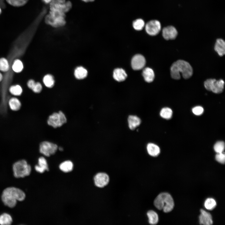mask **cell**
<instances>
[{
  "mask_svg": "<svg viewBox=\"0 0 225 225\" xmlns=\"http://www.w3.org/2000/svg\"><path fill=\"white\" fill-rule=\"evenodd\" d=\"M35 82H36L33 79L29 80L27 82L28 87L31 89Z\"/></svg>",
  "mask_w": 225,
  "mask_h": 225,
  "instance_id": "74e56055",
  "label": "cell"
},
{
  "mask_svg": "<svg viewBox=\"0 0 225 225\" xmlns=\"http://www.w3.org/2000/svg\"><path fill=\"white\" fill-rule=\"evenodd\" d=\"M172 110L168 108H164L162 109L160 112L161 116L166 119H169L171 118L172 115Z\"/></svg>",
  "mask_w": 225,
  "mask_h": 225,
  "instance_id": "1f68e13d",
  "label": "cell"
},
{
  "mask_svg": "<svg viewBox=\"0 0 225 225\" xmlns=\"http://www.w3.org/2000/svg\"><path fill=\"white\" fill-rule=\"evenodd\" d=\"M214 50L220 56H222L225 54V42L223 40L218 38L216 40Z\"/></svg>",
  "mask_w": 225,
  "mask_h": 225,
  "instance_id": "e0dca14e",
  "label": "cell"
},
{
  "mask_svg": "<svg viewBox=\"0 0 225 225\" xmlns=\"http://www.w3.org/2000/svg\"><path fill=\"white\" fill-rule=\"evenodd\" d=\"M128 126L130 129L133 130L140 125L141 122L140 118L134 115H130L128 118Z\"/></svg>",
  "mask_w": 225,
  "mask_h": 225,
  "instance_id": "d6986e66",
  "label": "cell"
},
{
  "mask_svg": "<svg viewBox=\"0 0 225 225\" xmlns=\"http://www.w3.org/2000/svg\"><path fill=\"white\" fill-rule=\"evenodd\" d=\"M216 205L215 201L212 198H208L205 201L204 206L208 210H212L215 208Z\"/></svg>",
  "mask_w": 225,
  "mask_h": 225,
  "instance_id": "d6a6232c",
  "label": "cell"
},
{
  "mask_svg": "<svg viewBox=\"0 0 225 225\" xmlns=\"http://www.w3.org/2000/svg\"><path fill=\"white\" fill-rule=\"evenodd\" d=\"M59 150L60 151H62L63 150V148H62V147H60L59 148Z\"/></svg>",
  "mask_w": 225,
  "mask_h": 225,
  "instance_id": "ee69618b",
  "label": "cell"
},
{
  "mask_svg": "<svg viewBox=\"0 0 225 225\" xmlns=\"http://www.w3.org/2000/svg\"><path fill=\"white\" fill-rule=\"evenodd\" d=\"M57 149L58 146L56 144L47 141L41 142L39 146L40 152L47 157L54 154Z\"/></svg>",
  "mask_w": 225,
  "mask_h": 225,
  "instance_id": "ba28073f",
  "label": "cell"
},
{
  "mask_svg": "<svg viewBox=\"0 0 225 225\" xmlns=\"http://www.w3.org/2000/svg\"><path fill=\"white\" fill-rule=\"evenodd\" d=\"M94 181L95 184L97 187L102 188L108 184L109 177L105 173L99 172L95 175Z\"/></svg>",
  "mask_w": 225,
  "mask_h": 225,
  "instance_id": "8fae6325",
  "label": "cell"
},
{
  "mask_svg": "<svg viewBox=\"0 0 225 225\" xmlns=\"http://www.w3.org/2000/svg\"><path fill=\"white\" fill-rule=\"evenodd\" d=\"M201 214L199 216L200 223L205 225H210L213 223L211 214L203 209H201Z\"/></svg>",
  "mask_w": 225,
  "mask_h": 225,
  "instance_id": "5bb4252c",
  "label": "cell"
},
{
  "mask_svg": "<svg viewBox=\"0 0 225 225\" xmlns=\"http://www.w3.org/2000/svg\"><path fill=\"white\" fill-rule=\"evenodd\" d=\"M81 0L84 2H92L93 1H94V0Z\"/></svg>",
  "mask_w": 225,
  "mask_h": 225,
  "instance_id": "b9f144b4",
  "label": "cell"
},
{
  "mask_svg": "<svg viewBox=\"0 0 225 225\" xmlns=\"http://www.w3.org/2000/svg\"><path fill=\"white\" fill-rule=\"evenodd\" d=\"M148 219L149 223L152 225L157 224L158 221V217L157 213L153 210H149L147 213Z\"/></svg>",
  "mask_w": 225,
  "mask_h": 225,
  "instance_id": "603a6c76",
  "label": "cell"
},
{
  "mask_svg": "<svg viewBox=\"0 0 225 225\" xmlns=\"http://www.w3.org/2000/svg\"><path fill=\"white\" fill-rule=\"evenodd\" d=\"M43 81L45 85L47 87L51 88L54 83V80L53 77L51 75L47 74L44 76Z\"/></svg>",
  "mask_w": 225,
  "mask_h": 225,
  "instance_id": "f1b7e54d",
  "label": "cell"
},
{
  "mask_svg": "<svg viewBox=\"0 0 225 225\" xmlns=\"http://www.w3.org/2000/svg\"><path fill=\"white\" fill-rule=\"evenodd\" d=\"M215 158L219 163L222 164L225 163V155L223 152L217 153L216 155Z\"/></svg>",
  "mask_w": 225,
  "mask_h": 225,
  "instance_id": "e575fe53",
  "label": "cell"
},
{
  "mask_svg": "<svg viewBox=\"0 0 225 225\" xmlns=\"http://www.w3.org/2000/svg\"><path fill=\"white\" fill-rule=\"evenodd\" d=\"M146 63L144 57L140 54L135 55L131 61V66L135 70H139L143 68Z\"/></svg>",
  "mask_w": 225,
  "mask_h": 225,
  "instance_id": "7c38bea8",
  "label": "cell"
},
{
  "mask_svg": "<svg viewBox=\"0 0 225 225\" xmlns=\"http://www.w3.org/2000/svg\"><path fill=\"white\" fill-rule=\"evenodd\" d=\"M50 10H54L66 14L69 11L72 7L71 2L67 1L63 3H51L49 4Z\"/></svg>",
  "mask_w": 225,
  "mask_h": 225,
  "instance_id": "30bf717a",
  "label": "cell"
},
{
  "mask_svg": "<svg viewBox=\"0 0 225 225\" xmlns=\"http://www.w3.org/2000/svg\"><path fill=\"white\" fill-rule=\"evenodd\" d=\"M127 76V75L125 71L122 68H117L115 69L113 71V78L118 82L124 81Z\"/></svg>",
  "mask_w": 225,
  "mask_h": 225,
  "instance_id": "ac0fdd59",
  "label": "cell"
},
{
  "mask_svg": "<svg viewBox=\"0 0 225 225\" xmlns=\"http://www.w3.org/2000/svg\"><path fill=\"white\" fill-rule=\"evenodd\" d=\"M142 76L145 80L148 82H152L155 77L153 71L152 69L148 67H147L143 70Z\"/></svg>",
  "mask_w": 225,
  "mask_h": 225,
  "instance_id": "ffe728a7",
  "label": "cell"
},
{
  "mask_svg": "<svg viewBox=\"0 0 225 225\" xmlns=\"http://www.w3.org/2000/svg\"><path fill=\"white\" fill-rule=\"evenodd\" d=\"M67 119L64 113L61 111L54 112L48 117L47 123L54 128L60 127L67 122Z\"/></svg>",
  "mask_w": 225,
  "mask_h": 225,
  "instance_id": "52a82bcc",
  "label": "cell"
},
{
  "mask_svg": "<svg viewBox=\"0 0 225 225\" xmlns=\"http://www.w3.org/2000/svg\"><path fill=\"white\" fill-rule=\"evenodd\" d=\"M192 111L194 114L197 115H199L203 113V109L201 106H198L193 108L192 109Z\"/></svg>",
  "mask_w": 225,
  "mask_h": 225,
  "instance_id": "8d00e7d4",
  "label": "cell"
},
{
  "mask_svg": "<svg viewBox=\"0 0 225 225\" xmlns=\"http://www.w3.org/2000/svg\"><path fill=\"white\" fill-rule=\"evenodd\" d=\"M38 165L35 166L36 170L38 172L42 173L45 171L49 170L48 164L46 159L43 157H41L38 160Z\"/></svg>",
  "mask_w": 225,
  "mask_h": 225,
  "instance_id": "2e32d148",
  "label": "cell"
},
{
  "mask_svg": "<svg viewBox=\"0 0 225 225\" xmlns=\"http://www.w3.org/2000/svg\"><path fill=\"white\" fill-rule=\"evenodd\" d=\"M155 206L159 210H162L165 212L171 211L173 208L174 202L171 195L167 192L160 193L154 201Z\"/></svg>",
  "mask_w": 225,
  "mask_h": 225,
  "instance_id": "277c9868",
  "label": "cell"
},
{
  "mask_svg": "<svg viewBox=\"0 0 225 225\" xmlns=\"http://www.w3.org/2000/svg\"><path fill=\"white\" fill-rule=\"evenodd\" d=\"M9 69V64L8 60L4 58H0V71L7 72Z\"/></svg>",
  "mask_w": 225,
  "mask_h": 225,
  "instance_id": "4dcf8cb0",
  "label": "cell"
},
{
  "mask_svg": "<svg viewBox=\"0 0 225 225\" xmlns=\"http://www.w3.org/2000/svg\"><path fill=\"white\" fill-rule=\"evenodd\" d=\"M13 174L16 178H23L30 174L31 168L27 161L24 159L18 161L12 166Z\"/></svg>",
  "mask_w": 225,
  "mask_h": 225,
  "instance_id": "5b68a950",
  "label": "cell"
},
{
  "mask_svg": "<svg viewBox=\"0 0 225 225\" xmlns=\"http://www.w3.org/2000/svg\"><path fill=\"white\" fill-rule=\"evenodd\" d=\"M180 73L185 79L190 78L193 74V69L188 62L179 60L174 62L170 68V74L172 78L175 79L180 78Z\"/></svg>",
  "mask_w": 225,
  "mask_h": 225,
  "instance_id": "7a4b0ae2",
  "label": "cell"
},
{
  "mask_svg": "<svg viewBox=\"0 0 225 225\" xmlns=\"http://www.w3.org/2000/svg\"><path fill=\"white\" fill-rule=\"evenodd\" d=\"M5 0H0V7L2 9H5L6 7Z\"/></svg>",
  "mask_w": 225,
  "mask_h": 225,
  "instance_id": "f35d334b",
  "label": "cell"
},
{
  "mask_svg": "<svg viewBox=\"0 0 225 225\" xmlns=\"http://www.w3.org/2000/svg\"><path fill=\"white\" fill-rule=\"evenodd\" d=\"M45 22L54 28H61L66 23L65 14L54 10H50L49 13L45 15Z\"/></svg>",
  "mask_w": 225,
  "mask_h": 225,
  "instance_id": "3957f363",
  "label": "cell"
},
{
  "mask_svg": "<svg viewBox=\"0 0 225 225\" xmlns=\"http://www.w3.org/2000/svg\"><path fill=\"white\" fill-rule=\"evenodd\" d=\"M2 12V9L0 7V15L1 14Z\"/></svg>",
  "mask_w": 225,
  "mask_h": 225,
  "instance_id": "f6af8a7d",
  "label": "cell"
},
{
  "mask_svg": "<svg viewBox=\"0 0 225 225\" xmlns=\"http://www.w3.org/2000/svg\"><path fill=\"white\" fill-rule=\"evenodd\" d=\"M9 90L12 95L15 96H19L21 95L23 91L22 88L19 85L11 86L9 88Z\"/></svg>",
  "mask_w": 225,
  "mask_h": 225,
  "instance_id": "484cf974",
  "label": "cell"
},
{
  "mask_svg": "<svg viewBox=\"0 0 225 225\" xmlns=\"http://www.w3.org/2000/svg\"><path fill=\"white\" fill-rule=\"evenodd\" d=\"M224 84V81L222 79L217 80L215 79H209L204 82L205 88L215 93H220L222 92Z\"/></svg>",
  "mask_w": 225,
  "mask_h": 225,
  "instance_id": "8992f818",
  "label": "cell"
},
{
  "mask_svg": "<svg viewBox=\"0 0 225 225\" xmlns=\"http://www.w3.org/2000/svg\"><path fill=\"white\" fill-rule=\"evenodd\" d=\"M3 78V75L0 72V82L2 80Z\"/></svg>",
  "mask_w": 225,
  "mask_h": 225,
  "instance_id": "7bdbcfd3",
  "label": "cell"
},
{
  "mask_svg": "<svg viewBox=\"0 0 225 225\" xmlns=\"http://www.w3.org/2000/svg\"><path fill=\"white\" fill-rule=\"evenodd\" d=\"M145 23L143 20L141 18L137 19L132 23L133 28L136 30L140 31L145 27Z\"/></svg>",
  "mask_w": 225,
  "mask_h": 225,
  "instance_id": "f546056e",
  "label": "cell"
},
{
  "mask_svg": "<svg viewBox=\"0 0 225 225\" xmlns=\"http://www.w3.org/2000/svg\"><path fill=\"white\" fill-rule=\"evenodd\" d=\"M225 148L224 143L223 141H219L217 142L214 145V149L217 153L223 152Z\"/></svg>",
  "mask_w": 225,
  "mask_h": 225,
  "instance_id": "836d02e7",
  "label": "cell"
},
{
  "mask_svg": "<svg viewBox=\"0 0 225 225\" xmlns=\"http://www.w3.org/2000/svg\"><path fill=\"white\" fill-rule=\"evenodd\" d=\"M67 0H53L51 3H63L65 2Z\"/></svg>",
  "mask_w": 225,
  "mask_h": 225,
  "instance_id": "ab89813d",
  "label": "cell"
},
{
  "mask_svg": "<svg viewBox=\"0 0 225 225\" xmlns=\"http://www.w3.org/2000/svg\"><path fill=\"white\" fill-rule=\"evenodd\" d=\"M9 4L16 7L23 6L26 4L29 0H5Z\"/></svg>",
  "mask_w": 225,
  "mask_h": 225,
  "instance_id": "83f0119b",
  "label": "cell"
},
{
  "mask_svg": "<svg viewBox=\"0 0 225 225\" xmlns=\"http://www.w3.org/2000/svg\"><path fill=\"white\" fill-rule=\"evenodd\" d=\"M11 216L7 213H3L0 216V224L2 225H10L12 222Z\"/></svg>",
  "mask_w": 225,
  "mask_h": 225,
  "instance_id": "d4e9b609",
  "label": "cell"
},
{
  "mask_svg": "<svg viewBox=\"0 0 225 225\" xmlns=\"http://www.w3.org/2000/svg\"><path fill=\"white\" fill-rule=\"evenodd\" d=\"M23 68V64L21 60L16 59L14 61L12 65V69L14 72H20L22 71Z\"/></svg>",
  "mask_w": 225,
  "mask_h": 225,
  "instance_id": "4316f807",
  "label": "cell"
},
{
  "mask_svg": "<svg viewBox=\"0 0 225 225\" xmlns=\"http://www.w3.org/2000/svg\"><path fill=\"white\" fill-rule=\"evenodd\" d=\"M178 32L176 29L172 26H169L163 28L162 35L166 40H173L176 38Z\"/></svg>",
  "mask_w": 225,
  "mask_h": 225,
  "instance_id": "4fadbf2b",
  "label": "cell"
},
{
  "mask_svg": "<svg viewBox=\"0 0 225 225\" xmlns=\"http://www.w3.org/2000/svg\"><path fill=\"white\" fill-rule=\"evenodd\" d=\"M53 0H42V2L45 5H49L52 2Z\"/></svg>",
  "mask_w": 225,
  "mask_h": 225,
  "instance_id": "60d3db41",
  "label": "cell"
},
{
  "mask_svg": "<svg viewBox=\"0 0 225 225\" xmlns=\"http://www.w3.org/2000/svg\"><path fill=\"white\" fill-rule=\"evenodd\" d=\"M25 198V194L21 190L15 187H9L3 191L1 198L3 203L9 208L14 207L17 201L23 200Z\"/></svg>",
  "mask_w": 225,
  "mask_h": 225,
  "instance_id": "6da1fadb",
  "label": "cell"
},
{
  "mask_svg": "<svg viewBox=\"0 0 225 225\" xmlns=\"http://www.w3.org/2000/svg\"><path fill=\"white\" fill-rule=\"evenodd\" d=\"M8 105L10 109L13 111H19L22 107L21 101L16 97L10 98L8 100Z\"/></svg>",
  "mask_w": 225,
  "mask_h": 225,
  "instance_id": "9a60e30c",
  "label": "cell"
},
{
  "mask_svg": "<svg viewBox=\"0 0 225 225\" xmlns=\"http://www.w3.org/2000/svg\"><path fill=\"white\" fill-rule=\"evenodd\" d=\"M87 71L82 67H78L75 70V76L77 78L79 79L85 78L87 76Z\"/></svg>",
  "mask_w": 225,
  "mask_h": 225,
  "instance_id": "7402d4cb",
  "label": "cell"
},
{
  "mask_svg": "<svg viewBox=\"0 0 225 225\" xmlns=\"http://www.w3.org/2000/svg\"><path fill=\"white\" fill-rule=\"evenodd\" d=\"M147 33L151 36L157 35L160 32L161 26L160 22L157 20H152L145 24Z\"/></svg>",
  "mask_w": 225,
  "mask_h": 225,
  "instance_id": "9c48e42d",
  "label": "cell"
},
{
  "mask_svg": "<svg viewBox=\"0 0 225 225\" xmlns=\"http://www.w3.org/2000/svg\"><path fill=\"white\" fill-rule=\"evenodd\" d=\"M147 149L148 154L152 157H156L160 153L159 147L153 143H149L147 145Z\"/></svg>",
  "mask_w": 225,
  "mask_h": 225,
  "instance_id": "44dd1931",
  "label": "cell"
},
{
  "mask_svg": "<svg viewBox=\"0 0 225 225\" xmlns=\"http://www.w3.org/2000/svg\"><path fill=\"white\" fill-rule=\"evenodd\" d=\"M42 89L41 84L39 82H35L31 90L35 93H38L41 92Z\"/></svg>",
  "mask_w": 225,
  "mask_h": 225,
  "instance_id": "d590c367",
  "label": "cell"
},
{
  "mask_svg": "<svg viewBox=\"0 0 225 225\" xmlns=\"http://www.w3.org/2000/svg\"><path fill=\"white\" fill-rule=\"evenodd\" d=\"M73 164L70 161L67 160L62 162L59 165L60 169L65 172H70L72 170Z\"/></svg>",
  "mask_w": 225,
  "mask_h": 225,
  "instance_id": "cb8c5ba5",
  "label": "cell"
}]
</instances>
